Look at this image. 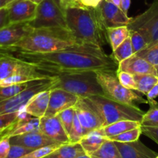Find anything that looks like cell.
<instances>
[{"instance_id":"cell-1","label":"cell","mask_w":158,"mask_h":158,"mask_svg":"<svg viewBox=\"0 0 158 158\" xmlns=\"http://www.w3.org/2000/svg\"><path fill=\"white\" fill-rule=\"evenodd\" d=\"M12 53L17 58L32 64L48 77L88 70L117 71L118 68V63L113 56H108L102 48L97 46L44 53Z\"/></svg>"},{"instance_id":"cell-2","label":"cell","mask_w":158,"mask_h":158,"mask_svg":"<svg viewBox=\"0 0 158 158\" xmlns=\"http://www.w3.org/2000/svg\"><path fill=\"white\" fill-rule=\"evenodd\" d=\"M89 46L77 38L68 28L33 29L20 41L12 46L10 52L44 53L66 49H84Z\"/></svg>"},{"instance_id":"cell-3","label":"cell","mask_w":158,"mask_h":158,"mask_svg":"<svg viewBox=\"0 0 158 158\" xmlns=\"http://www.w3.org/2000/svg\"><path fill=\"white\" fill-rule=\"evenodd\" d=\"M65 12L67 28L78 40L100 48L107 43L106 28L98 7L69 6Z\"/></svg>"},{"instance_id":"cell-4","label":"cell","mask_w":158,"mask_h":158,"mask_svg":"<svg viewBox=\"0 0 158 158\" xmlns=\"http://www.w3.org/2000/svg\"><path fill=\"white\" fill-rule=\"evenodd\" d=\"M83 99L100 117L103 127L120 120H131L140 122L144 114L139 106L119 103L106 96L96 95Z\"/></svg>"},{"instance_id":"cell-5","label":"cell","mask_w":158,"mask_h":158,"mask_svg":"<svg viewBox=\"0 0 158 158\" xmlns=\"http://www.w3.org/2000/svg\"><path fill=\"white\" fill-rule=\"evenodd\" d=\"M58 80L52 88L62 89L80 98L96 95L105 96L97 80V71L88 70L56 76Z\"/></svg>"},{"instance_id":"cell-6","label":"cell","mask_w":158,"mask_h":158,"mask_svg":"<svg viewBox=\"0 0 158 158\" xmlns=\"http://www.w3.org/2000/svg\"><path fill=\"white\" fill-rule=\"evenodd\" d=\"M97 80L104 95L111 100L133 106H138L136 103L137 102L148 103V100L142 98L134 92L135 90L127 89L120 83L117 77V71H97Z\"/></svg>"},{"instance_id":"cell-7","label":"cell","mask_w":158,"mask_h":158,"mask_svg":"<svg viewBox=\"0 0 158 158\" xmlns=\"http://www.w3.org/2000/svg\"><path fill=\"white\" fill-rule=\"evenodd\" d=\"M29 24L32 29L67 28L61 0H44L37 5L35 18Z\"/></svg>"},{"instance_id":"cell-8","label":"cell","mask_w":158,"mask_h":158,"mask_svg":"<svg viewBox=\"0 0 158 158\" xmlns=\"http://www.w3.org/2000/svg\"><path fill=\"white\" fill-rule=\"evenodd\" d=\"M57 80V77L35 80L29 87L19 94L0 101V115L22 110L35 94L42 91L51 89L56 83Z\"/></svg>"},{"instance_id":"cell-9","label":"cell","mask_w":158,"mask_h":158,"mask_svg":"<svg viewBox=\"0 0 158 158\" xmlns=\"http://www.w3.org/2000/svg\"><path fill=\"white\" fill-rule=\"evenodd\" d=\"M127 26L130 30L141 32L146 39L148 47L158 42V0H154L144 12L132 18Z\"/></svg>"},{"instance_id":"cell-10","label":"cell","mask_w":158,"mask_h":158,"mask_svg":"<svg viewBox=\"0 0 158 158\" xmlns=\"http://www.w3.org/2000/svg\"><path fill=\"white\" fill-rule=\"evenodd\" d=\"M17 74H27L36 79L48 77L32 64L17 58L14 55L0 59V81Z\"/></svg>"},{"instance_id":"cell-11","label":"cell","mask_w":158,"mask_h":158,"mask_svg":"<svg viewBox=\"0 0 158 158\" xmlns=\"http://www.w3.org/2000/svg\"><path fill=\"white\" fill-rule=\"evenodd\" d=\"M49 105L44 117H54L62 111L73 107L80 97L62 89L51 88Z\"/></svg>"},{"instance_id":"cell-12","label":"cell","mask_w":158,"mask_h":158,"mask_svg":"<svg viewBox=\"0 0 158 158\" xmlns=\"http://www.w3.org/2000/svg\"><path fill=\"white\" fill-rule=\"evenodd\" d=\"M97 7L106 29L128 26L132 20V18L126 15L120 7L108 0H103Z\"/></svg>"},{"instance_id":"cell-13","label":"cell","mask_w":158,"mask_h":158,"mask_svg":"<svg viewBox=\"0 0 158 158\" xmlns=\"http://www.w3.org/2000/svg\"><path fill=\"white\" fill-rule=\"evenodd\" d=\"M29 23L10 24L0 29V50L8 51L32 30Z\"/></svg>"},{"instance_id":"cell-14","label":"cell","mask_w":158,"mask_h":158,"mask_svg":"<svg viewBox=\"0 0 158 158\" xmlns=\"http://www.w3.org/2000/svg\"><path fill=\"white\" fill-rule=\"evenodd\" d=\"M10 24L29 23L34 19L37 5L30 0H17L7 6Z\"/></svg>"},{"instance_id":"cell-15","label":"cell","mask_w":158,"mask_h":158,"mask_svg":"<svg viewBox=\"0 0 158 158\" xmlns=\"http://www.w3.org/2000/svg\"><path fill=\"white\" fill-rule=\"evenodd\" d=\"M39 131L60 143H69V139L58 115L40 118Z\"/></svg>"},{"instance_id":"cell-16","label":"cell","mask_w":158,"mask_h":158,"mask_svg":"<svg viewBox=\"0 0 158 158\" xmlns=\"http://www.w3.org/2000/svg\"><path fill=\"white\" fill-rule=\"evenodd\" d=\"M74 108L76 114L83 128L84 135L90 131L103 127L100 117L83 98H79Z\"/></svg>"},{"instance_id":"cell-17","label":"cell","mask_w":158,"mask_h":158,"mask_svg":"<svg viewBox=\"0 0 158 158\" xmlns=\"http://www.w3.org/2000/svg\"><path fill=\"white\" fill-rule=\"evenodd\" d=\"M10 143L11 144L20 145L32 150L60 143L42 134L40 131L11 137Z\"/></svg>"},{"instance_id":"cell-18","label":"cell","mask_w":158,"mask_h":158,"mask_svg":"<svg viewBox=\"0 0 158 158\" xmlns=\"http://www.w3.org/2000/svg\"><path fill=\"white\" fill-rule=\"evenodd\" d=\"M117 71H123L132 75L153 74L157 76L155 66L136 54L119 63Z\"/></svg>"},{"instance_id":"cell-19","label":"cell","mask_w":158,"mask_h":158,"mask_svg":"<svg viewBox=\"0 0 158 158\" xmlns=\"http://www.w3.org/2000/svg\"><path fill=\"white\" fill-rule=\"evenodd\" d=\"M122 158H156L157 154L137 140L129 143L116 142Z\"/></svg>"},{"instance_id":"cell-20","label":"cell","mask_w":158,"mask_h":158,"mask_svg":"<svg viewBox=\"0 0 158 158\" xmlns=\"http://www.w3.org/2000/svg\"><path fill=\"white\" fill-rule=\"evenodd\" d=\"M49 89H46L35 94L26 105L24 110L32 117L40 119L44 117L49 105L50 96Z\"/></svg>"},{"instance_id":"cell-21","label":"cell","mask_w":158,"mask_h":158,"mask_svg":"<svg viewBox=\"0 0 158 158\" xmlns=\"http://www.w3.org/2000/svg\"><path fill=\"white\" fill-rule=\"evenodd\" d=\"M106 140L107 138L103 134L101 127L85 134L80 140V143L85 153L88 155H91L98 151Z\"/></svg>"},{"instance_id":"cell-22","label":"cell","mask_w":158,"mask_h":158,"mask_svg":"<svg viewBox=\"0 0 158 158\" xmlns=\"http://www.w3.org/2000/svg\"><path fill=\"white\" fill-rule=\"evenodd\" d=\"M85 154L86 153L80 143H69L61 145L43 158H77Z\"/></svg>"},{"instance_id":"cell-23","label":"cell","mask_w":158,"mask_h":158,"mask_svg":"<svg viewBox=\"0 0 158 158\" xmlns=\"http://www.w3.org/2000/svg\"><path fill=\"white\" fill-rule=\"evenodd\" d=\"M141 127V123L140 121L131 120H120V121L115 122L114 123L108 125V126L102 127L103 134L106 138L113 137V136L118 135L123 132L130 131V130L135 129V128Z\"/></svg>"},{"instance_id":"cell-24","label":"cell","mask_w":158,"mask_h":158,"mask_svg":"<svg viewBox=\"0 0 158 158\" xmlns=\"http://www.w3.org/2000/svg\"><path fill=\"white\" fill-rule=\"evenodd\" d=\"M40 119L37 117H29L27 119H23L18 123L15 125L11 131H8L6 134L9 137L20 135V134H28V133L38 131L40 129Z\"/></svg>"},{"instance_id":"cell-25","label":"cell","mask_w":158,"mask_h":158,"mask_svg":"<svg viewBox=\"0 0 158 158\" xmlns=\"http://www.w3.org/2000/svg\"><path fill=\"white\" fill-rule=\"evenodd\" d=\"M31 116L28 114L24 109L18 112L0 115V134L11 131L19 121L23 119L29 118Z\"/></svg>"},{"instance_id":"cell-26","label":"cell","mask_w":158,"mask_h":158,"mask_svg":"<svg viewBox=\"0 0 158 158\" xmlns=\"http://www.w3.org/2000/svg\"><path fill=\"white\" fill-rule=\"evenodd\" d=\"M108 42L113 51L117 49L127 37L130 36V29L127 26L106 29Z\"/></svg>"},{"instance_id":"cell-27","label":"cell","mask_w":158,"mask_h":158,"mask_svg":"<svg viewBox=\"0 0 158 158\" xmlns=\"http://www.w3.org/2000/svg\"><path fill=\"white\" fill-rule=\"evenodd\" d=\"M137 91L147 95L150 90L158 83V77L153 74H134Z\"/></svg>"},{"instance_id":"cell-28","label":"cell","mask_w":158,"mask_h":158,"mask_svg":"<svg viewBox=\"0 0 158 158\" xmlns=\"http://www.w3.org/2000/svg\"><path fill=\"white\" fill-rule=\"evenodd\" d=\"M89 156L92 158H122L114 141L109 139L103 143L98 151Z\"/></svg>"},{"instance_id":"cell-29","label":"cell","mask_w":158,"mask_h":158,"mask_svg":"<svg viewBox=\"0 0 158 158\" xmlns=\"http://www.w3.org/2000/svg\"><path fill=\"white\" fill-rule=\"evenodd\" d=\"M34 80L23 83H19V84L9 85V86H0V101L9 99L10 97H14V96L19 94L22 91L26 89L27 87H29L33 83Z\"/></svg>"},{"instance_id":"cell-30","label":"cell","mask_w":158,"mask_h":158,"mask_svg":"<svg viewBox=\"0 0 158 158\" xmlns=\"http://www.w3.org/2000/svg\"><path fill=\"white\" fill-rule=\"evenodd\" d=\"M150 108L148 112L144 113L141 119V126L157 127H158V104L154 100L148 101Z\"/></svg>"},{"instance_id":"cell-31","label":"cell","mask_w":158,"mask_h":158,"mask_svg":"<svg viewBox=\"0 0 158 158\" xmlns=\"http://www.w3.org/2000/svg\"><path fill=\"white\" fill-rule=\"evenodd\" d=\"M131 37H127L118 47L113 51V57L117 63H120L123 60L129 58L134 55Z\"/></svg>"},{"instance_id":"cell-32","label":"cell","mask_w":158,"mask_h":158,"mask_svg":"<svg viewBox=\"0 0 158 158\" xmlns=\"http://www.w3.org/2000/svg\"><path fill=\"white\" fill-rule=\"evenodd\" d=\"M142 134L141 127L135 128V129L130 130V131L123 132L118 135L113 136L109 137V140L116 142H120V143H129V142L136 141L139 140V137Z\"/></svg>"},{"instance_id":"cell-33","label":"cell","mask_w":158,"mask_h":158,"mask_svg":"<svg viewBox=\"0 0 158 158\" xmlns=\"http://www.w3.org/2000/svg\"><path fill=\"white\" fill-rule=\"evenodd\" d=\"M131 44H132L134 53H137L140 51L148 47V43L142 33L137 30H130Z\"/></svg>"},{"instance_id":"cell-34","label":"cell","mask_w":158,"mask_h":158,"mask_svg":"<svg viewBox=\"0 0 158 158\" xmlns=\"http://www.w3.org/2000/svg\"><path fill=\"white\" fill-rule=\"evenodd\" d=\"M136 55L142 57L154 66L158 65V42L150 47L140 51Z\"/></svg>"},{"instance_id":"cell-35","label":"cell","mask_w":158,"mask_h":158,"mask_svg":"<svg viewBox=\"0 0 158 158\" xmlns=\"http://www.w3.org/2000/svg\"><path fill=\"white\" fill-rule=\"evenodd\" d=\"M58 116L60 117V120H61L62 124H63L65 131H66L68 136H69V133L70 131L71 127H72L76 116L75 108L73 106V107H70L69 109L65 110L62 111L60 114H59Z\"/></svg>"},{"instance_id":"cell-36","label":"cell","mask_w":158,"mask_h":158,"mask_svg":"<svg viewBox=\"0 0 158 158\" xmlns=\"http://www.w3.org/2000/svg\"><path fill=\"white\" fill-rule=\"evenodd\" d=\"M83 136H84L83 128L80 123V120H79L78 117H77V114H76L73 123V126L69 133V143H80V140L83 138Z\"/></svg>"},{"instance_id":"cell-37","label":"cell","mask_w":158,"mask_h":158,"mask_svg":"<svg viewBox=\"0 0 158 158\" xmlns=\"http://www.w3.org/2000/svg\"><path fill=\"white\" fill-rule=\"evenodd\" d=\"M61 145L63 144L62 143H58V144L50 145V146L44 147V148L33 150L30 153L26 154V155L20 158H43L46 157V156H47L48 154H50V153H52V151L56 150L58 148H60Z\"/></svg>"},{"instance_id":"cell-38","label":"cell","mask_w":158,"mask_h":158,"mask_svg":"<svg viewBox=\"0 0 158 158\" xmlns=\"http://www.w3.org/2000/svg\"><path fill=\"white\" fill-rule=\"evenodd\" d=\"M117 77L120 83L124 87L132 89V90L137 91V83L134 80V75L129 73L123 72V71H117Z\"/></svg>"},{"instance_id":"cell-39","label":"cell","mask_w":158,"mask_h":158,"mask_svg":"<svg viewBox=\"0 0 158 158\" xmlns=\"http://www.w3.org/2000/svg\"><path fill=\"white\" fill-rule=\"evenodd\" d=\"M33 151L29 148L16 144H11L7 158H20Z\"/></svg>"},{"instance_id":"cell-40","label":"cell","mask_w":158,"mask_h":158,"mask_svg":"<svg viewBox=\"0 0 158 158\" xmlns=\"http://www.w3.org/2000/svg\"><path fill=\"white\" fill-rule=\"evenodd\" d=\"M6 133L0 135V158L8 157L11 147L10 137H9Z\"/></svg>"},{"instance_id":"cell-41","label":"cell","mask_w":158,"mask_h":158,"mask_svg":"<svg viewBox=\"0 0 158 158\" xmlns=\"http://www.w3.org/2000/svg\"><path fill=\"white\" fill-rule=\"evenodd\" d=\"M142 134L151 138L158 144V127H157L141 126Z\"/></svg>"},{"instance_id":"cell-42","label":"cell","mask_w":158,"mask_h":158,"mask_svg":"<svg viewBox=\"0 0 158 158\" xmlns=\"http://www.w3.org/2000/svg\"><path fill=\"white\" fill-rule=\"evenodd\" d=\"M10 25L9 18V8L7 6L0 9V29Z\"/></svg>"},{"instance_id":"cell-43","label":"cell","mask_w":158,"mask_h":158,"mask_svg":"<svg viewBox=\"0 0 158 158\" xmlns=\"http://www.w3.org/2000/svg\"><path fill=\"white\" fill-rule=\"evenodd\" d=\"M103 0H80V6H86V7L96 8L100 5Z\"/></svg>"},{"instance_id":"cell-44","label":"cell","mask_w":158,"mask_h":158,"mask_svg":"<svg viewBox=\"0 0 158 158\" xmlns=\"http://www.w3.org/2000/svg\"><path fill=\"white\" fill-rule=\"evenodd\" d=\"M146 96L147 97H148V101L155 100L156 97H158V83H157V84L148 92V94H147Z\"/></svg>"},{"instance_id":"cell-45","label":"cell","mask_w":158,"mask_h":158,"mask_svg":"<svg viewBox=\"0 0 158 158\" xmlns=\"http://www.w3.org/2000/svg\"><path fill=\"white\" fill-rule=\"evenodd\" d=\"M61 4L64 9L69 6H80V0H61Z\"/></svg>"},{"instance_id":"cell-46","label":"cell","mask_w":158,"mask_h":158,"mask_svg":"<svg viewBox=\"0 0 158 158\" xmlns=\"http://www.w3.org/2000/svg\"><path fill=\"white\" fill-rule=\"evenodd\" d=\"M131 0H121L120 2V9L124 12L126 15H128V10L131 6Z\"/></svg>"},{"instance_id":"cell-47","label":"cell","mask_w":158,"mask_h":158,"mask_svg":"<svg viewBox=\"0 0 158 158\" xmlns=\"http://www.w3.org/2000/svg\"><path fill=\"white\" fill-rule=\"evenodd\" d=\"M13 54L10 52H8V51H4V50H0V59L5 58V57L9 56H12Z\"/></svg>"},{"instance_id":"cell-48","label":"cell","mask_w":158,"mask_h":158,"mask_svg":"<svg viewBox=\"0 0 158 158\" xmlns=\"http://www.w3.org/2000/svg\"><path fill=\"white\" fill-rule=\"evenodd\" d=\"M108 1L111 2L113 4H114L115 6H118V7H120V2H121V0H108Z\"/></svg>"},{"instance_id":"cell-49","label":"cell","mask_w":158,"mask_h":158,"mask_svg":"<svg viewBox=\"0 0 158 158\" xmlns=\"http://www.w3.org/2000/svg\"><path fill=\"white\" fill-rule=\"evenodd\" d=\"M6 0H0V9L4 6H6Z\"/></svg>"},{"instance_id":"cell-50","label":"cell","mask_w":158,"mask_h":158,"mask_svg":"<svg viewBox=\"0 0 158 158\" xmlns=\"http://www.w3.org/2000/svg\"><path fill=\"white\" fill-rule=\"evenodd\" d=\"M77 158H92V157H91L89 155H88V154H83V155L79 156V157H77Z\"/></svg>"},{"instance_id":"cell-51","label":"cell","mask_w":158,"mask_h":158,"mask_svg":"<svg viewBox=\"0 0 158 158\" xmlns=\"http://www.w3.org/2000/svg\"><path fill=\"white\" fill-rule=\"evenodd\" d=\"M30 1L32 2H34V3H35V4L39 5V4H40V3H41L42 2L44 1V0H30Z\"/></svg>"},{"instance_id":"cell-52","label":"cell","mask_w":158,"mask_h":158,"mask_svg":"<svg viewBox=\"0 0 158 158\" xmlns=\"http://www.w3.org/2000/svg\"><path fill=\"white\" fill-rule=\"evenodd\" d=\"M15 1H17V0H6V6H9V5L12 4V2H15Z\"/></svg>"},{"instance_id":"cell-53","label":"cell","mask_w":158,"mask_h":158,"mask_svg":"<svg viewBox=\"0 0 158 158\" xmlns=\"http://www.w3.org/2000/svg\"><path fill=\"white\" fill-rule=\"evenodd\" d=\"M155 66L156 73H157V77H158V65H157V66Z\"/></svg>"},{"instance_id":"cell-54","label":"cell","mask_w":158,"mask_h":158,"mask_svg":"<svg viewBox=\"0 0 158 158\" xmlns=\"http://www.w3.org/2000/svg\"><path fill=\"white\" fill-rule=\"evenodd\" d=\"M156 158H158V154H157V157H156Z\"/></svg>"},{"instance_id":"cell-55","label":"cell","mask_w":158,"mask_h":158,"mask_svg":"<svg viewBox=\"0 0 158 158\" xmlns=\"http://www.w3.org/2000/svg\"><path fill=\"white\" fill-rule=\"evenodd\" d=\"M0 135H1V134H0Z\"/></svg>"}]
</instances>
